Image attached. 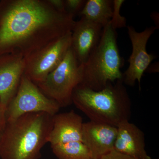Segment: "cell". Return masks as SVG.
<instances>
[{
  "label": "cell",
  "mask_w": 159,
  "mask_h": 159,
  "mask_svg": "<svg viewBox=\"0 0 159 159\" xmlns=\"http://www.w3.org/2000/svg\"><path fill=\"white\" fill-rule=\"evenodd\" d=\"M74 17L47 0H9L0 6V55L28 57L72 31Z\"/></svg>",
  "instance_id": "cell-1"
},
{
  "label": "cell",
  "mask_w": 159,
  "mask_h": 159,
  "mask_svg": "<svg viewBox=\"0 0 159 159\" xmlns=\"http://www.w3.org/2000/svg\"><path fill=\"white\" fill-rule=\"evenodd\" d=\"M53 116L44 112L25 114L7 122L1 134V159H39L48 143Z\"/></svg>",
  "instance_id": "cell-2"
},
{
  "label": "cell",
  "mask_w": 159,
  "mask_h": 159,
  "mask_svg": "<svg viewBox=\"0 0 159 159\" xmlns=\"http://www.w3.org/2000/svg\"><path fill=\"white\" fill-rule=\"evenodd\" d=\"M73 103L90 121L116 127L129 120L131 113V102L122 80L109 82L99 91L78 86L73 93Z\"/></svg>",
  "instance_id": "cell-3"
},
{
  "label": "cell",
  "mask_w": 159,
  "mask_h": 159,
  "mask_svg": "<svg viewBox=\"0 0 159 159\" xmlns=\"http://www.w3.org/2000/svg\"><path fill=\"white\" fill-rule=\"evenodd\" d=\"M117 33L110 24L102 29L100 41L86 61L80 65L82 79L79 86L101 90L109 82L123 79L121 69L124 61L119 53Z\"/></svg>",
  "instance_id": "cell-4"
},
{
  "label": "cell",
  "mask_w": 159,
  "mask_h": 159,
  "mask_svg": "<svg viewBox=\"0 0 159 159\" xmlns=\"http://www.w3.org/2000/svg\"><path fill=\"white\" fill-rule=\"evenodd\" d=\"M82 79V69L71 48L56 68L36 84L43 93L55 100L61 107L72 103L75 89Z\"/></svg>",
  "instance_id": "cell-5"
},
{
  "label": "cell",
  "mask_w": 159,
  "mask_h": 159,
  "mask_svg": "<svg viewBox=\"0 0 159 159\" xmlns=\"http://www.w3.org/2000/svg\"><path fill=\"white\" fill-rule=\"evenodd\" d=\"M61 108L57 102L43 93L24 74L15 96L6 107L7 122L32 113L44 112L54 116Z\"/></svg>",
  "instance_id": "cell-6"
},
{
  "label": "cell",
  "mask_w": 159,
  "mask_h": 159,
  "mask_svg": "<svg viewBox=\"0 0 159 159\" xmlns=\"http://www.w3.org/2000/svg\"><path fill=\"white\" fill-rule=\"evenodd\" d=\"M72 31L25 58L24 74L35 84L43 81L59 65L71 47Z\"/></svg>",
  "instance_id": "cell-7"
},
{
  "label": "cell",
  "mask_w": 159,
  "mask_h": 159,
  "mask_svg": "<svg viewBox=\"0 0 159 159\" xmlns=\"http://www.w3.org/2000/svg\"><path fill=\"white\" fill-rule=\"evenodd\" d=\"M157 29L156 27H148L142 32H138L132 26H128L129 37L131 42L132 51L128 60L129 65L123 74L124 84L133 87L139 82L141 90V79L151 63L155 59L154 54H148L146 49L147 43L151 36Z\"/></svg>",
  "instance_id": "cell-8"
},
{
  "label": "cell",
  "mask_w": 159,
  "mask_h": 159,
  "mask_svg": "<svg viewBox=\"0 0 159 159\" xmlns=\"http://www.w3.org/2000/svg\"><path fill=\"white\" fill-rule=\"evenodd\" d=\"M117 128L90 121L84 122L82 142L89 151L91 159H98L113 150Z\"/></svg>",
  "instance_id": "cell-9"
},
{
  "label": "cell",
  "mask_w": 159,
  "mask_h": 159,
  "mask_svg": "<svg viewBox=\"0 0 159 159\" xmlns=\"http://www.w3.org/2000/svg\"><path fill=\"white\" fill-rule=\"evenodd\" d=\"M0 57V101L7 107L15 96L25 73V57L16 54H4Z\"/></svg>",
  "instance_id": "cell-10"
},
{
  "label": "cell",
  "mask_w": 159,
  "mask_h": 159,
  "mask_svg": "<svg viewBox=\"0 0 159 159\" xmlns=\"http://www.w3.org/2000/svg\"><path fill=\"white\" fill-rule=\"evenodd\" d=\"M103 27L81 17L71 34V48L80 65L84 63L100 41Z\"/></svg>",
  "instance_id": "cell-11"
},
{
  "label": "cell",
  "mask_w": 159,
  "mask_h": 159,
  "mask_svg": "<svg viewBox=\"0 0 159 159\" xmlns=\"http://www.w3.org/2000/svg\"><path fill=\"white\" fill-rule=\"evenodd\" d=\"M117 128L114 150L136 159H152L145 150L144 133L136 125L124 120Z\"/></svg>",
  "instance_id": "cell-12"
},
{
  "label": "cell",
  "mask_w": 159,
  "mask_h": 159,
  "mask_svg": "<svg viewBox=\"0 0 159 159\" xmlns=\"http://www.w3.org/2000/svg\"><path fill=\"white\" fill-rule=\"evenodd\" d=\"M82 117L74 110L53 116V125L48 143L51 145L71 142H82Z\"/></svg>",
  "instance_id": "cell-13"
},
{
  "label": "cell",
  "mask_w": 159,
  "mask_h": 159,
  "mask_svg": "<svg viewBox=\"0 0 159 159\" xmlns=\"http://www.w3.org/2000/svg\"><path fill=\"white\" fill-rule=\"evenodd\" d=\"M112 11V0H88L79 15L104 28L110 22Z\"/></svg>",
  "instance_id": "cell-14"
},
{
  "label": "cell",
  "mask_w": 159,
  "mask_h": 159,
  "mask_svg": "<svg viewBox=\"0 0 159 159\" xmlns=\"http://www.w3.org/2000/svg\"><path fill=\"white\" fill-rule=\"evenodd\" d=\"M51 148L58 159H91L88 148L80 141L52 145Z\"/></svg>",
  "instance_id": "cell-15"
},
{
  "label": "cell",
  "mask_w": 159,
  "mask_h": 159,
  "mask_svg": "<svg viewBox=\"0 0 159 159\" xmlns=\"http://www.w3.org/2000/svg\"><path fill=\"white\" fill-rule=\"evenodd\" d=\"M124 2V0L113 1L112 15L110 24L114 30L126 27V18L120 13V9Z\"/></svg>",
  "instance_id": "cell-16"
},
{
  "label": "cell",
  "mask_w": 159,
  "mask_h": 159,
  "mask_svg": "<svg viewBox=\"0 0 159 159\" xmlns=\"http://www.w3.org/2000/svg\"><path fill=\"white\" fill-rule=\"evenodd\" d=\"M85 2V0H65L66 11L74 17L77 15L79 14Z\"/></svg>",
  "instance_id": "cell-17"
},
{
  "label": "cell",
  "mask_w": 159,
  "mask_h": 159,
  "mask_svg": "<svg viewBox=\"0 0 159 159\" xmlns=\"http://www.w3.org/2000/svg\"><path fill=\"white\" fill-rule=\"evenodd\" d=\"M98 159H136L112 150Z\"/></svg>",
  "instance_id": "cell-18"
},
{
  "label": "cell",
  "mask_w": 159,
  "mask_h": 159,
  "mask_svg": "<svg viewBox=\"0 0 159 159\" xmlns=\"http://www.w3.org/2000/svg\"><path fill=\"white\" fill-rule=\"evenodd\" d=\"M48 2L56 11L61 13H67L64 0H47Z\"/></svg>",
  "instance_id": "cell-19"
},
{
  "label": "cell",
  "mask_w": 159,
  "mask_h": 159,
  "mask_svg": "<svg viewBox=\"0 0 159 159\" xmlns=\"http://www.w3.org/2000/svg\"><path fill=\"white\" fill-rule=\"evenodd\" d=\"M6 110V107L0 101V135L2 133L7 124Z\"/></svg>",
  "instance_id": "cell-20"
},
{
  "label": "cell",
  "mask_w": 159,
  "mask_h": 159,
  "mask_svg": "<svg viewBox=\"0 0 159 159\" xmlns=\"http://www.w3.org/2000/svg\"><path fill=\"white\" fill-rule=\"evenodd\" d=\"M159 65L158 63H156L154 64L153 65L151 66V68H150V69H148L149 70V72L150 73H155V72H158L159 71L157 70H155V68H159ZM149 68V69H150Z\"/></svg>",
  "instance_id": "cell-21"
},
{
  "label": "cell",
  "mask_w": 159,
  "mask_h": 159,
  "mask_svg": "<svg viewBox=\"0 0 159 159\" xmlns=\"http://www.w3.org/2000/svg\"><path fill=\"white\" fill-rule=\"evenodd\" d=\"M1 135H0V140H1Z\"/></svg>",
  "instance_id": "cell-22"
}]
</instances>
